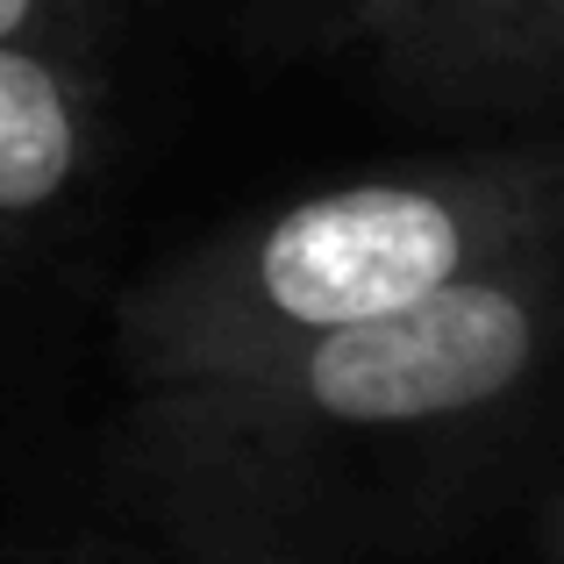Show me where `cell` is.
<instances>
[{
    "mask_svg": "<svg viewBox=\"0 0 564 564\" xmlns=\"http://www.w3.org/2000/svg\"><path fill=\"white\" fill-rule=\"evenodd\" d=\"M551 151H486L286 200L158 264L115 307V350L143 393L236 372L322 329L393 315L479 264L557 243Z\"/></svg>",
    "mask_w": 564,
    "mask_h": 564,
    "instance_id": "6da1fadb",
    "label": "cell"
},
{
    "mask_svg": "<svg viewBox=\"0 0 564 564\" xmlns=\"http://www.w3.org/2000/svg\"><path fill=\"white\" fill-rule=\"evenodd\" d=\"M557 315V243H529L393 315L322 329L236 372L158 386L151 422L207 471H272L315 436L451 429L514 400L543 365Z\"/></svg>",
    "mask_w": 564,
    "mask_h": 564,
    "instance_id": "7a4b0ae2",
    "label": "cell"
},
{
    "mask_svg": "<svg viewBox=\"0 0 564 564\" xmlns=\"http://www.w3.org/2000/svg\"><path fill=\"white\" fill-rule=\"evenodd\" d=\"M358 43L414 108H543L564 72V0H400Z\"/></svg>",
    "mask_w": 564,
    "mask_h": 564,
    "instance_id": "3957f363",
    "label": "cell"
},
{
    "mask_svg": "<svg viewBox=\"0 0 564 564\" xmlns=\"http://www.w3.org/2000/svg\"><path fill=\"white\" fill-rule=\"evenodd\" d=\"M94 158V94L43 43H0V221H36Z\"/></svg>",
    "mask_w": 564,
    "mask_h": 564,
    "instance_id": "277c9868",
    "label": "cell"
},
{
    "mask_svg": "<svg viewBox=\"0 0 564 564\" xmlns=\"http://www.w3.org/2000/svg\"><path fill=\"white\" fill-rule=\"evenodd\" d=\"M86 0H0V43H51Z\"/></svg>",
    "mask_w": 564,
    "mask_h": 564,
    "instance_id": "5b68a950",
    "label": "cell"
},
{
    "mask_svg": "<svg viewBox=\"0 0 564 564\" xmlns=\"http://www.w3.org/2000/svg\"><path fill=\"white\" fill-rule=\"evenodd\" d=\"M393 8H400V0H344V14H336V29H344V36L358 43L365 29H372L379 14H393Z\"/></svg>",
    "mask_w": 564,
    "mask_h": 564,
    "instance_id": "8992f818",
    "label": "cell"
}]
</instances>
